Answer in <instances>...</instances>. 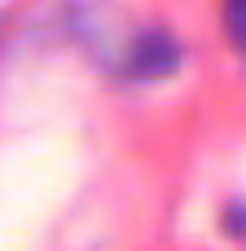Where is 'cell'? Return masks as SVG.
<instances>
[{"instance_id":"cell-1","label":"cell","mask_w":246,"mask_h":251,"mask_svg":"<svg viewBox=\"0 0 246 251\" xmlns=\"http://www.w3.org/2000/svg\"><path fill=\"white\" fill-rule=\"evenodd\" d=\"M224 22H229L233 40L246 49V0H229V4H224Z\"/></svg>"}]
</instances>
